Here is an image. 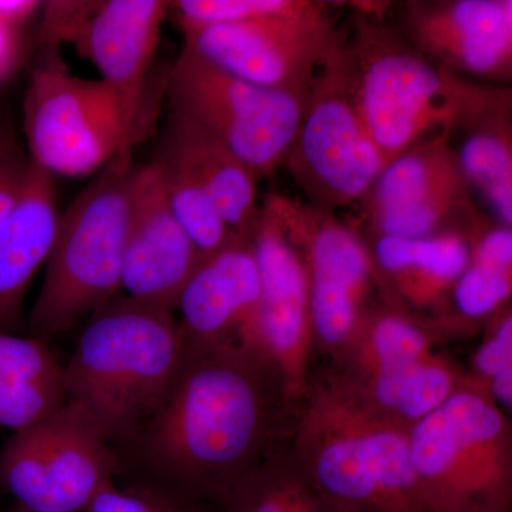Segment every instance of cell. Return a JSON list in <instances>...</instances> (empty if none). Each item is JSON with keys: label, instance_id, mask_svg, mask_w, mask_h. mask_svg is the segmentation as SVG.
<instances>
[{"label": "cell", "instance_id": "cell-1", "mask_svg": "<svg viewBox=\"0 0 512 512\" xmlns=\"http://www.w3.org/2000/svg\"><path fill=\"white\" fill-rule=\"evenodd\" d=\"M298 403L278 370L237 339L185 345L170 390L133 447L157 485L210 508L288 446Z\"/></svg>", "mask_w": 512, "mask_h": 512}, {"label": "cell", "instance_id": "cell-2", "mask_svg": "<svg viewBox=\"0 0 512 512\" xmlns=\"http://www.w3.org/2000/svg\"><path fill=\"white\" fill-rule=\"evenodd\" d=\"M289 448L340 512H427L410 427L377 410L332 365L311 369Z\"/></svg>", "mask_w": 512, "mask_h": 512}, {"label": "cell", "instance_id": "cell-3", "mask_svg": "<svg viewBox=\"0 0 512 512\" xmlns=\"http://www.w3.org/2000/svg\"><path fill=\"white\" fill-rule=\"evenodd\" d=\"M343 55L357 116L386 164L421 141L453 136L498 87L430 62L372 3L357 6Z\"/></svg>", "mask_w": 512, "mask_h": 512}, {"label": "cell", "instance_id": "cell-4", "mask_svg": "<svg viewBox=\"0 0 512 512\" xmlns=\"http://www.w3.org/2000/svg\"><path fill=\"white\" fill-rule=\"evenodd\" d=\"M185 352L174 312L113 299L94 313L63 366L66 400L127 447L170 390Z\"/></svg>", "mask_w": 512, "mask_h": 512}, {"label": "cell", "instance_id": "cell-5", "mask_svg": "<svg viewBox=\"0 0 512 512\" xmlns=\"http://www.w3.org/2000/svg\"><path fill=\"white\" fill-rule=\"evenodd\" d=\"M137 170L131 153L121 154L60 214L29 316L32 338L46 342L62 335L117 298Z\"/></svg>", "mask_w": 512, "mask_h": 512}, {"label": "cell", "instance_id": "cell-6", "mask_svg": "<svg viewBox=\"0 0 512 512\" xmlns=\"http://www.w3.org/2000/svg\"><path fill=\"white\" fill-rule=\"evenodd\" d=\"M156 97L128 96L103 79L74 76L59 60L47 59L30 74L23 100L30 160L52 177L97 174L150 134Z\"/></svg>", "mask_w": 512, "mask_h": 512}, {"label": "cell", "instance_id": "cell-7", "mask_svg": "<svg viewBox=\"0 0 512 512\" xmlns=\"http://www.w3.org/2000/svg\"><path fill=\"white\" fill-rule=\"evenodd\" d=\"M410 453L427 512H511V417L470 377L410 427Z\"/></svg>", "mask_w": 512, "mask_h": 512}, {"label": "cell", "instance_id": "cell-8", "mask_svg": "<svg viewBox=\"0 0 512 512\" xmlns=\"http://www.w3.org/2000/svg\"><path fill=\"white\" fill-rule=\"evenodd\" d=\"M164 97L170 113L218 138L259 180L284 167L308 99L245 82L187 46L164 74Z\"/></svg>", "mask_w": 512, "mask_h": 512}, {"label": "cell", "instance_id": "cell-9", "mask_svg": "<svg viewBox=\"0 0 512 512\" xmlns=\"http://www.w3.org/2000/svg\"><path fill=\"white\" fill-rule=\"evenodd\" d=\"M437 339L426 320L376 303L332 366L377 410L412 427L468 380L467 373L434 350Z\"/></svg>", "mask_w": 512, "mask_h": 512}, {"label": "cell", "instance_id": "cell-10", "mask_svg": "<svg viewBox=\"0 0 512 512\" xmlns=\"http://www.w3.org/2000/svg\"><path fill=\"white\" fill-rule=\"evenodd\" d=\"M342 40L313 77L284 167L308 204L332 212L360 204L386 161L357 116Z\"/></svg>", "mask_w": 512, "mask_h": 512}, {"label": "cell", "instance_id": "cell-11", "mask_svg": "<svg viewBox=\"0 0 512 512\" xmlns=\"http://www.w3.org/2000/svg\"><path fill=\"white\" fill-rule=\"evenodd\" d=\"M265 201L305 264L312 353H322L335 362L375 305V269L366 239L355 224L306 201L282 194L266 195Z\"/></svg>", "mask_w": 512, "mask_h": 512}, {"label": "cell", "instance_id": "cell-12", "mask_svg": "<svg viewBox=\"0 0 512 512\" xmlns=\"http://www.w3.org/2000/svg\"><path fill=\"white\" fill-rule=\"evenodd\" d=\"M119 473L116 448L69 402L13 433L0 451V484L29 512H84Z\"/></svg>", "mask_w": 512, "mask_h": 512}, {"label": "cell", "instance_id": "cell-13", "mask_svg": "<svg viewBox=\"0 0 512 512\" xmlns=\"http://www.w3.org/2000/svg\"><path fill=\"white\" fill-rule=\"evenodd\" d=\"M175 23L183 46L214 66L256 86L303 97L345 33L325 2L293 15L221 23L175 18Z\"/></svg>", "mask_w": 512, "mask_h": 512}, {"label": "cell", "instance_id": "cell-14", "mask_svg": "<svg viewBox=\"0 0 512 512\" xmlns=\"http://www.w3.org/2000/svg\"><path fill=\"white\" fill-rule=\"evenodd\" d=\"M451 138L443 134L421 141L386 164L360 202L367 222L365 234L471 238L491 220L474 201Z\"/></svg>", "mask_w": 512, "mask_h": 512}, {"label": "cell", "instance_id": "cell-15", "mask_svg": "<svg viewBox=\"0 0 512 512\" xmlns=\"http://www.w3.org/2000/svg\"><path fill=\"white\" fill-rule=\"evenodd\" d=\"M251 244L261 298L239 329L237 340L268 360L284 379L292 399L299 402L312 369L308 276L301 254L265 200Z\"/></svg>", "mask_w": 512, "mask_h": 512}, {"label": "cell", "instance_id": "cell-16", "mask_svg": "<svg viewBox=\"0 0 512 512\" xmlns=\"http://www.w3.org/2000/svg\"><path fill=\"white\" fill-rule=\"evenodd\" d=\"M39 39L60 43L96 67L100 79L133 97L151 94V67L170 2L56 0L42 6Z\"/></svg>", "mask_w": 512, "mask_h": 512}, {"label": "cell", "instance_id": "cell-17", "mask_svg": "<svg viewBox=\"0 0 512 512\" xmlns=\"http://www.w3.org/2000/svg\"><path fill=\"white\" fill-rule=\"evenodd\" d=\"M430 62L463 79H512V0H412L397 25Z\"/></svg>", "mask_w": 512, "mask_h": 512}, {"label": "cell", "instance_id": "cell-18", "mask_svg": "<svg viewBox=\"0 0 512 512\" xmlns=\"http://www.w3.org/2000/svg\"><path fill=\"white\" fill-rule=\"evenodd\" d=\"M201 261L200 252L165 200L156 168L138 165L121 289L131 301L175 313Z\"/></svg>", "mask_w": 512, "mask_h": 512}, {"label": "cell", "instance_id": "cell-19", "mask_svg": "<svg viewBox=\"0 0 512 512\" xmlns=\"http://www.w3.org/2000/svg\"><path fill=\"white\" fill-rule=\"evenodd\" d=\"M387 305L429 320L470 261V238L461 234L394 238L362 231Z\"/></svg>", "mask_w": 512, "mask_h": 512}, {"label": "cell", "instance_id": "cell-20", "mask_svg": "<svg viewBox=\"0 0 512 512\" xmlns=\"http://www.w3.org/2000/svg\"><path fill=\"white\" fill-rule=\"evenodd\" d=\"M261 298L251 237H237L195 269L178 301L185 345L237 339Z\"/></svg>", "mask_w": 512, "mask_h": 512}, {"label": "cell", "instance_id": "cell-21", "mask_svg": "<svg viewBox=\"0 0 512 512\" xmlns=\"http://www.w3.org/2000/svg\"><path fill=\"white\" fill-rule=\"evenodd\" d=\"M53 177L32 165L25 190L0 222V332L18 335L23 303L55 242L60 212Z\"/></svg>", "mask_w": 512, "mask_h": 512}, {"label": "cell", "instance_id": "cell-22", "mask_svg": "<svg viewBox=\"0 0 512 512\" xmlns=\"http://www.w3.org/2000/svg\"><path fill=\"white\" fill-rule=\"evenodd\" d=\"M157 151L173 158L207 192L235 235L251 237L261 212L259 178L244 161L208 131L173 113Z\"/></svg>", "mask_w": 512, "mask_h": 512}, {"label": "cell", "instance_id": "cell-23", "mask_svg": "<svg viewBox=\"0 0 512 512\" xmlns=\"http://www.w3.org/2000/svg\"><path fill=\"white\" fill-rule=\"evenodd\" d=\"M454 146L473 197L484 201L495 224L512 228V90L498 86L491 99L460 127Z\"/></svg>", "mask_w": 512, "mask_h": 512}, {"label": "cell", "instance_id": "cell-24", "mask_svg": "<svg viewBox=\"0 0 512 512\" xmlns=\"http://www.w3.org/2000/svg\"><path fill=\"white\" fill-rule=\"evenodd\" d=\"M512 228L485 222L470 238V261L446 301L427 322L441 333L487 325L511 306Z\"/></svg>", "mask_w": 512, "mask_h": 512}, {"label": "cell", "instance_id": "cell-25", "mask_svg": "<svg viewBox=\"0 0 512 512\" xmlns=\"http://www.w3.org/2000/svg\"><path fill=\"white\" fill-rule=\"evenodd\" d=\"M208 512H340L325 497L288 446L265 458Z\"/></svg>", "mask_w": 512, "mask_h": 512}, {"label": "cell", "instance_id": "cell-26", "mask_svg": "<svg viewBox=\"0 0 512 512\" xmlns=\"http://www.w3.org/2000/svg\"><path fill=\"white\" fill-rule=\"evenodd\" d=\"M42 384H63V366L46 342L0 332V427L19 430L39 416Z\"/></svg>", "mask_w": 512, "mask_h": 512}, {"label": "cell", "instance_id": "cell-27", "mask_svg": "<svg viewBox=\"0 0 512 512\" xmlns=\"http://www.w3.org/2000/svg\"><path fill=\"white\" fill-rule=\"evenodd\" d=\"M150 164L156 168L165 200L174 217L187 232L202 259L217 254L239 237L228 227L207 192L173 158L157 151Z\"/></svg>", "mask_w": 512, "mask_h": 512}, {"label": "cell", "instance_id": "cell-28", "mask_svg": "<svg viewBox=\"0 0 512 512\" xmlns=\"http://www.w3.org/2000/svg\"><path fill=\"white\" fill-rule=\"evenodd\" d=\"M315 3V0H178L170 2V12H175L177 19L192 22H239L306 12Z\"/></svg>", "mask_w": 512, "mask_h": 512}, {"label": "cell", "instance_id": "cell-29", "mask_svg": "<svg viewBox=\"0 0 512 512\" xmlns=\"http://www.w3.org/2000/svg\"><path fill=\"white\" fill-rule=\"evenodd\" d=\"M84 512H208L157 485L137 481L127 485L109 481L94 495Z\"/></svg>", "mask_w": 512, "mask_h": 512}, {"label": "cell", "instance_id": "cell-30", "mask_svg": "<svg viewBox=\"0 0 512 512\" xmlns=\"http://www.w3.org/2000/svg\"><path fill=\"white\" fill-rule=\"evenodd\" d=\"M484 339L473 357V367L467 373L473 382L485 386L498 373L512 369V309L511 306L488 320Z\"/></svg>", "mask_w": 512, "mask_h": 512}, {"label": "cell", "instance_id": "cell-31", "mask_svg": "<svg viewBox=\"0 0 512 512\" xmlns=\"http://www.w3.org/2000/svg\"><path fill=\"white\" fill-rule=\"evenodd\" d=\"M32 165L28 151L23 150L12 130L0 123V222L25 190Z\"/></svg>", "mask_w": 512, "mask_h": 512}, {"label": "cell", "instance_id": "cell-32", "mask_svg": "<svg viewBox=\"0 0 512 512\" xmlns=\"http://www.w3.org/2000/svg\"><path fill=\"white\" fill-rule=\"evenodd\" d=\"M36 2H0V80L8 77L19 62L22 26L40 8Z\"/></svg>", "mask_w": 512, "mask_h": 512}, {"label": "cell", "instance_id": "cell-33", "mask_svg": "<svg viewBox=\"0 0 512 512\" xmlns=\"http://www.w3.org/2000/svg\"><path fill=\"white\" fill-rule=\"evenodd\" d=\"M8 512H29V511H26L25 508H22V507H19V505H13L12 508H10V510Z\"/></svg>", "mask_w": 512, "mask_h": 512}]
</instances>
